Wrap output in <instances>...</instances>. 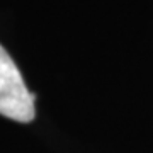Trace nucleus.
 Returning <instances> with one entry per match:
<instances>
[{
    "label": "nucleus",
    "instance_id": "obj_1",
    "mask_svg": "<svg viewBox=\"0 0 153 153\" xmlns=\"http://www.w3.org/2000/svg\"><path fill=\"white\" fill-rule=\"evenodd\" d=\"M34 100L36 95L27 90L17 65L0 44V116L31 123L36 116Z\"/></svg>",
    "mask_w": 153,
    "mask_h": 153
}]
</instances>
